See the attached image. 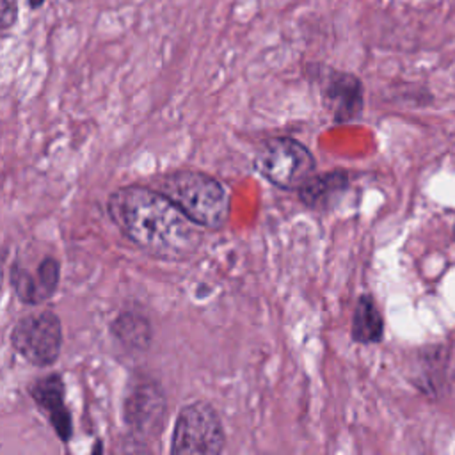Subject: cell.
I'll use <instances>...</instances> for the list:
<instances>
[{"mask_svg": "<svg viewBox=\"0 0 455 455\" xmlns=\"http://www.w3.org/2000/svg\"><path fill=\"white\" fill-rule=\"evenodd\" d=\"M350 338L359 345H373L384 338L382 313L373 297L368 293L361 295L355 302L350 323Z\"/></svg>", "mask_w": 455, "mask_h": 455, "instance_id": "12", "label": "cell"}, {"mask_svg": "<svg viewBox=\"0 0 455 455\" xmlns=\"http://www.w3.org/2000/svg\"><path fill=\"white\" fill-rule=\"evenodd\" d=\"M18 21V0H0V27L9 30Z\"/></svg>", "mask_w": 455, "mask_h": 455, "instance_id": "13", "label": "cell"}, {"mask_svg": "<svg viewBox=\"0 0 455 455\" xmlns=\"http://www.w3.org/2000/svg\"><path fill=\"white\" fill-rule=\"evenodd\" d=\"M121 416L133 437L146 441L160 434L167 416V398L162 386L148 375H133L124 389Z\"/></svg>", "mask_w": 455, "mask_h": 455, "instance_id": "6", "label": "cell"}, {"mask_svg": "<svg viewBox=\"0 0 455 455\" xmlns=\"http://www.w3.org/2000/svg\"><path fill=\"white\" fill-rule=\"evenodd\" d=\"M226 430L215 407L206 400H196L180 409L172 435L174 455H217L224 450Z\"/></svg>", "mask_w": 455, "mask_h": 455, "instance_id": "4", "label": "cell"}, {"mask_svg": "<svg viewBox=\"0 0 455 455\" xmlns=\"http://www.w3.org/2000/svg\"><path fill=\"white\" fill-rule=\"evenodd\" d=\"M30 398L44 414L55 435L68 443L73 435V418L66 405V387L60 373H48L32 380L27 387Z\"/></svg>", "mask_w": 455, "mask_h": 455, "instance_id": "8", "label": "cell"}, {"mask_svg": "<svg viewBox=\"0 0 455 455\" xmlns=\"http://www.w3.org/2000/svg\"><path fill=\"white\" fill-rule=\"evenodd\" d=\"M107 212L132 243L158 259L183 261L203 242L201 226L155 187L116 188L107 199Z\"/></svg>", "mask_w": 455, "mask_h": 455, "instance_id": "1", "label": "cell"}, {"mask_svg": "<svg viewBox=\"0 0 455 455\" xmlns=\"http://www.w3.org/2000/svg\"><path fill=\"white\" fill-rule=\"evenodd\" d=\"M9 277L21 304L39 306L55 295L60 281V263L57 258L46 256L37 263L34 272L12 263Z\"/></svg>", "mask_w": 455, "mask_h": 455, "instance_id": "9", "label": "cell"}, {"mask_svg": "<svg viewBox=\"0 0 455 455\" xmlns=\"http://www.w3.org/2000/svg\"><path fill=\"white\" fill-rule=\"evenodd\" d=\"M350 176L345 169H332L329 172L313 174L297 192L304 206L315 212H329L334 208L341 196L348 190Z\"/></svg>", "mask_w": 455, "mask_h": 455, "instance_id": "10", "label": "cell"}, {"mask_svg": "<svg viewBox=\"0 0 455 455\" xmlns=\"http://www.w3.org/2000/svg\"><path fill=\"white\" fill-rule=\"evenodd\" d=\"M155 188L174 201L196 224L208 229H220L231 213V197L228 188L215 176L180 169L160 176Z\"/></svg>", "mask_w": 455, "mask_h": 455, "instance_id": "2", "label": "cell"}, {"mask_svg": "<svg viewBox=\"0 0 455 455\" xmlns=\"http://www.w3.org/2000/svg\"><path fill=\"white\" fill-rule=\"evenodd\" d=\"M254 167L274 187L299 190L316 172V158L300 140L279 135L256 149Z\"/></svg>", "mask_w": 455, "mask_h": 455, "instance_id": "3", "label": "cell"}, {"mask_svg": "<svg viewBox=\"0 0 455 455\" xmlns=\"http://www.w3.org/2000/svg\"><path fill=\"white\" fill-rule=\"evenodd\" d=\"M11 345L32 366L55 364L62 350L60 318L50 309L21 316L11 329Z\"/></svg>", "mask_w": 455, "mask_h": 455, "instance_id": "5", "label": "cell"}, {"mask_svg": "<svg viewBox=\"0 0 455 455\" xmlns=\"http://www.w3.org/2000/svg\"><path fill=\"white\" fill-rule=\"evenodd\" d=\"M110 334L116 341L132 354H142L151 347L153 327L146 315L139 311H121L110 322Z\"/></svg>", "mask_w": 455, "mask_h": 455, "instance_id": "11", "label": "cell"}, {"mask_svg": "<svg viewBox=\"0 0 455 455\" xmlns=\"http://www.w3.org/2000/svg\"><path fill=\"white\" fill-rule=\"evenodd\" d=\"M27 2H28L30 9H39L46 0H27Z\"/></svg>", "mask_w": 455, "mask_h": 455, "instance_id": "14", "label": "cell"}, {"mask_svg": "<svg viewBox=\"0 0 455 455\" xmlns=\"http://www.w3.org/2000/svg\"><path fill=\"white\" fill-rule=\"evenodd\" d=\"M320 94L334 123L354 121L364 108L363 82L348 71L325 68L320 75Z\"/></svg>", "mask_w": 455, "mask_h": 455, "instance_id": "7", "label": "cell"}]
</instances>
